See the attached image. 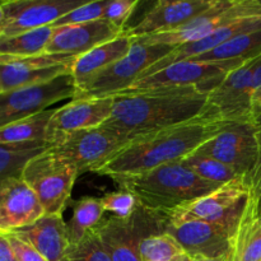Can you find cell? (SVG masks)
<instances>
[{
	"label": "cell",
	"mask_w": 261,
	"mask_h": 261,
	"mask_svg": "<svg viewBox=\"0 0 261 261\" xmlns=\"http://www.w3.org/2000/svg\"><path fill=\"white\" fill-rule=\"evenodd\" d=\"M208 93L196 87L161 88L114 97L111 117L102 126L126 140L201 117Z\"/></svg>",
	"instance_id": "1"
},
{
	"label": "cell",
	"mask_w": 261,
	"mask_h": 261,
	"mask_svg": "<svg viewBox=\"0 0 261 261\" xmlns=\"http://www.w3.org/2000/svg\"><path fill=\"white\" fill-rule=\"evenodd\" d=\"M228 122L213 117H198L175 126L140 135L130 140L114 158L96 171V175L130 176L178 162L193 154L216 137Z\"/></svg>",
	"instance_id": "2"
},
{
	"label": "cell",
	"mask_w": 261,
	"mask_h": 261,
	"mask_svg": "<svg viewBox=\"0 0 261 261\" xmlns=\"http://www.w3.org/2000/svg\"><path fill=\"white\" fill-rule=\"evenodd\" d=\"M111 180L119 189L134 194L143 208L158 216H165L222 186L200 178L181 161L138 175L115 176Z\"/></svg>",
	"instance_id": "3"
},
{
	"label": "cell",
	"mask_w": 261,
	"mask_h": 261,
	"mask_svg": "<svg viewBox=\"0 0 261 261\" xmlns=\"http://www.w3.org/2000/svg\"><path fill=\"white\" fill-rule=\"evenodd\" d=\"M78 167L71 161L46 148L28 161L22 178L40 200L45 214L63 216L71 203V191L78 178Z\"/></svg>",
	"instance_id": "4"
},
{
	"label": "cell",
	"mask_w": 261,
	"mask_h": 261,
	"mask_svg": "<svg viewBox=\"0 0 261 261\" xmlns=\"http://www.w3.org/2000/svg\"><path fill=\"white\" fill-rule=\"evenodd\" d=\"M173 48V46L145 45L133 40L129 54L76 89L73 99L109 98L124 93L150 66L168 55Z\"/></svg>",
	"instance_id": "5"
},
{
	"label": "cell",
	"mask_w": 261,
	"mask_h": 261,
	"mask_svg": "<svg viewBox=\"0 0 261 261\" xmlns=\"http://www.w3.org/2000/svg\"><path fill=\"white\" fill-rule=\"evenodd\" d=\"M251 199V185L246 178L227 182L191 203L160 216L166 223L178 224L189 221H208L222 224L236 232Z\"/></svg>",
	"instance_id": "6"
},
{
	"label": "cell",
	"mask_w": 261,
	"mask_h": 261,
	"mask_svg": "<svg viewBox=\"0 0 261 261\" xmlns=\"http://www.w3.org/2000/svg\"><path fill=\"white\" fill-rule=\"evenodd\" d=\"M255 15H261V0H217L211 9L178 30L132 40L145 45H167L177 47L203 40L229 23Z\"/></svg>",
	"instance_id": "7"
},
{
	"label": "cell",
	"mask_w": 261,
	"mask_h": 261,
	"mask_svg": "<svg viewBox=\"0 0 261 261\" xmlns=\"http://www.w3.org/2000/svg\"><path fill=\"white\" fill-rule=\"evenodd\" d=\"M242 64L245 63L196 61L188 59L171 64L150 75L142 76L121 94L150 91V89L178 88V87H196L201 92L209 94L232 70L241 66Z\"/></svg>",
	"instance_id": "8"
},
{
	"label": "cell",
	"mask_w": 261,
	"mask_h": 261,
	"mask_svg": "<svg viewBox=\"0 0 261 261\" xmlns=\"http://www.w3.org/2000/svg\"><path fill=\"white\" fill-rule=\"evenodd\" d=\"M75 84L71 74L47 83L0 92V129L19 120L46 111L63 99H73Z\"/></svg>",
	"instance_id": "9"
},
{
	"label": "cell",
	"mask_w": 261,
	"mask_h": 261,
	"mask_svg": "<svg viewBox=\"0 0 261 261\" xmlns=\"http://www.w3.org/2000/svg\"><path fill=\"white\" fill-rule=\"evenodd\" d=\"M195 153L218 160L250 182L257 160L254 122H228L216 137L204 143Z\"/></svg>",
	"instance_id": "10"
},
{
	"label": "cell",
	"mask_w": 261,
	"mask_h": 261,
	"mask_svg": "<svg viewBox=\"0 0 261 261\" xmlns=\"http://www.w3.org/2000/svg\"><path fill=\"white\" fill-rule=\"evenodd\" d=\"M254 60L246 61L232 70L208 94L204 117H213L226 122L251 121L255 94L252 86Z\"/></svg>",
	"instance_id": "11"
},
{
	"label": "cell",
	"mask_w": 261,
	"mask_h": 261,
	"mask_svg": "<svg viewBox=\"0 0 261 261\" xmlns=\"http://www.w3.org/2000/svg\"><path fill=\"white\" fill-rule=\"evenodd\" d=\"M126 144V140L101 125L71 133L48 149H54L71 161L82 175L96 172Z\"/></svg>",
	"instance_id": "12"
},
{
	"label": "cell",
	"mask_w": 261,
	"mask_h": 261,
	"mask_svg": "<svg viewBox=\"0 0 261 261\" xmlns=\"http://www.w3.org/2000/svg\"><path fill=\"white\" fill-rule=\"evenodd\" d=\"M158 229H163V219L142 205L127 221L110 216L96 227L111 261H140V240Z\"/></svg>",
	"instance_id": "13"
},
{
	"label": "cell",
	"mask_w": 261,
	"mask_h": 261,
	"mask_svg": "<svg viewBox=\"0 0 261 261\" xmlns=\"http://www.w3.org/2000/svg\"><path fill=\"white\" fill-rule=\"evenodd\" d=\"M76 56L42 54L31 58L0 56V92L47 83L71 73Z\"/></svg>",
	"instance_id": "14"
},
{
	"label": "cell",
	"mask_w": 261,
	"mask_h": 261,
	"mask_svg": "<svg viewBox=\"0 0 261 261\" xmlns=\"http://www.w3.org/2000/svg\"><path fill=\"white\" fill-rule=\"evenodd\" d=\"M163 231L180 244L189 257L231 256L233 232L222 224L208 221L170 224L163 221Z\"/></svg>",
	"instance_id": "15"
},
{
	"label": "cell",
	"mask_w": 261,
	"mask_h": 261,
	"mask_svg": "<svg viewBox=\"0 0 261 261\" xmlns=\"http://www.w3.org/2000/svg\"><path fill=\"white\" fill-rule=\"evenodd\" d=\"M114 97L96 99H71L54 110L46 133V148H51L71 133L103 125L111 117Z\"/></svg>",
	"instance_id": "16"
},
{
	"label": "cell",
	"mask_w": 261,
	"mask_h": 261,
	"mask_svg": "<svg viewBox=\"0 0 261 261\" xmlns=\"http://www.w3.org/2000/svg\"><path fill=\"white\" fill-rule=\"evenodd\" d=\"M83 0H9L0 3L5 23L0 36H14L37 28L53 27L54 23L71 12Z\"/></svg>",
	"instance_id": "17"
},
{
	"label": "cell",
	"mask_w": 261,
	"mask_h": 261,
	"mask_svg": "<svg viewBox=\"0 0 261 261\" xmlns=\"http://www.w3.org/2000/svg\"><path fill=\"white\" fill-rule=\"evenodd\" d=\"M217 0H160L139 22L125 28L130 38L167 33L181 28L211 9Z\"/></svg>",
	"instance_id": "18"
},
{
	"label": "cell",
	"mask_w": 261,
	"mask_h": 261,
	"mask_svg": "<svg viewBox=\"0 0 261 261\" xmlns=\"http://www.w3.org/2000/svg\"><path fill=\"white\" fill-rule=\"evenodd\" d=\"M43 216L40 200L22 177L0 182V233L25 228Z\"/></svg>",
	"instance_id": "19"
},
{
	"label": "cell",
	"mask_w": 261,
	"mask_h": 261,
	"mask_svg": "<svg viewBox=\"0 0 261 261\" xmlns=\"http://www.w3.org/2000/svg\"><path fill=\"white\" fill-rule=\"evenodd\" d=\"M125 30L105 19L54 28L46 54L79 56L121 36Z\"/></svg>",
	"instance_id": "20"
},
{
	"label": "cell",
	"mask_w": 261,
	"mask_h": 261,
	"mask_svg": "<svg viewBox=\"0 0 261 261\" xmlns=\"http://www.w3.org/2000/svg\"><path fill=\"white\" fill-rule=\"evenodd\" d=\"M30 242L47 261H68L70 242L63 216L45 214L25 228L12 232Z\"/></svg>",
	"instance_id": "21"
},
{
	"label": "cell",
	"mask_w": 261,
	"mask_h": 261,
	"mask_svg": "<svg viewBox=\"0 0 261 261\" xmlns=\"http://www.w3.org/2000/svg\"><path fill=\"white\" fill-rule=\"evenodd\" d=\"M132 46L133 40L124 31V33L115 40L102 43L88 53L76 56L70 73L75 84V91L82 88L99 71L126 56Z\"/></svg>",
	"instance_id": "22"
},
{
	"label": "cell",
	"mask_w": 261,
	"mask_h": 261,
	"mask_svg": "<svg viewBox=\"0 0 261 261\" xmlns=\"http://www.w3.org/2000/svg\"><path fill=\"white\" fill-rule=\"evenodd\" d=\"M231 261H261V216L252 195L232 237Z\"/></svg>",
	"instance_id": "23"
},
{
	"label": "cell",
	"mask_w": 261,
	"mask_h": 261,
	"mask_svg": "<svg viewBox=\"0 0 261 261\" xmlns=\"http://www.w3.org/2000/svg\"><path fill=\"white\" fill-rule=\"evenodd\" d=\"M261 56V28L240 35L209 53L193 58L196 61H246Z\"/></svg>",
	"instance_id": "24"
},
{
	"label": "cell",
	"mask_w": 261,
	"mask_h": 261,
	"mask_svg": "<svg viewBox=\"0 0 261 261\" xmlns=\"http://www.w3.org/2000/svg\"><path fill=\"white\" fill-rule=\"evenodd\" d=\"M54 28H37L14 36H0V56L3 58H31L46 54L53 37Z\"/></svg>",
	"instance_id": "25"
},
{
	"label": "cell",
	"mask_w": 261,
	"mask_h": 261,
	"mask_svg": "<svg viewBox=\"0 0 261 261\" xmlns=\"http://www.w3.org/2000/svg\"><path fill=\"white\" fill-rule=\"evenodd\" d=\"M54 110L36 114L0 129V144L18 145L30 143H45L48 122Z\"/></svg>",
	"instance_id": "26"
},
{
	"label": "cell",
	"mask_w": 261,
	"mask_h": 261,
	"mask_svg": "<svg viewBox=\"0 0 261 261\" xmlns=\"http://www.w3.org/2000/svg\"><path fill=\"white\" fill-rule=\"evenodd\" d=\"M73 217L66 223L68 237L70 245L81 241L88 232L93 231L105 218L103 205L101 198L83 196L78 200H71Z\"/></svg>",
	"instance_id": "27"
},
{
	"label": "cell",
	"mask_w": 261,
	"mask_h": 261,
	"mask_svg": "<svg viewBox=\"0 0 261 261\" xmlns=\"http://www.w3.org/2000/svg\"><path fill=\"white\" fill-rule=\"evenodd\" d=\"M139 257L140 261H185L189 256L171 234L158 229L140 240Z\"/></svg>",
	"instance_id": "28"
},
{
	"label": "cell",
	"mask_w": 261,
	"mask_h": 261,
	"mask_svg": "<svg viewBox=\"0 0 261 261\" xmlns=\"http://www.w3.org/2000/svg\"><path fill=\"white\" fill-rule=\"evenodd\" d=\"M45 149V143L0 144V182L10 177H22V172L28 161Z\"/></svg>",
	"instance_id": "29"
},
{
	"label": "cell",
	"mask_w": 261,
	"mask_h": 261,
	"mask_svg": "<svg viewBox=\"0 0 261 261\" xmlns=\"http://www.w3.org/2000/svg\"><path fill=\"white\" fill-rule=\"evenodd\" d=\"M181 162L200 178L212 184H217V185H224L237 178H244L237 175L231 167L219 162L218 160L198 154L195 152L184 158Z\"/></svg>",
	"instance_id": "30"
},
{
	"label": "cell",
	"mask_w": 261,
	"mask_h": 261,
	"mask_svg": "<svg viewBox=\"0 0 261 261\" xmlns=\"http://www.w3.org/2000/svg\"><path fill=\"white\" fill-rule=\"evenodd\" d=\"M68 261H111V257L94 228L81 241L69 246Z\"/></svg>",
	"instance_id": "31"
},
{
	"label": "cell",
	"mask_w": 261,
	"mask_h": 261,
	"mask_svg": "<svg viewBox=\"0 0 261 261\" xmlns=\"http://www.w3.org/2000/svg\"><path fill=\"white\" fill-rule=\"evenodd\" d=\"M101 201L106 213H111L112 217L122 221L132 218L140 205L134 194L125 189H117L105 194Z\"/></svg>",
	"instance_id": "32"
},
{
	"label": "cell",
	"mask_w": 261,
	"mask_h": 261,
	"mask_svg": "<svg viewBox=\"0 0 261 261\" xmlns=\"http://www.w3.org/2000/svg\"><path fill=\"white\" fill-rule=\"evenodd\" d=\"M107 5V0H97V2H86L71 12L56 20L53 24V28L64 27V25L82 24V23L94 22L103 17L105 8Z\"/></svg>",
	"instance_id": "33"
},
{
	"label": "cell",
	"mask_w": 261,
	"mask_h": 261,
	"mask_svg": "<svg viewBox=\"0 0 261 261\" xmlns=\"http://www.w3.org/2000/svg\"><path fill=\"white\" fill-rule=\"evenodd\" d=\"M138 4V0H107L102 19L125 30L130 15L133 14Z\"/></svg>",
	"instance_id": "34"
},
{
	"label": "cell",
	"mask_w": 261,
	"mask_h": 261,
	"mask_svg": "<svg viewBox=\"0 0 261 261\" xmlns=\"http://www.w3.org/2000/svg\"><path fill=\"white\" fill-rule=\"evenodd\" d=\"M252 122L255 126V134H256V144H257V160L252 171L251 178H250V185H251V195L256 199L261 191V110L255 109L252 114Z\"/></svg>",
	"instance_id": "35"
},
{
	"label": "cell",
	"mask_w": 261,
	"mask_h": 261,
	"mask_svg": "<svg viewBox=\"0 0 261 261\" xmlns=\"http://www.w3.org/2000/svg\"><path fill=\"white\" fill-rule=\"evenodd\" d=\"M18 261H47L30 242L20 239L15 233H7Z\"/></svg>",
	"instance_id": "36"
},
{
	"label": "cell",
	"mask_w": 261,
	"mask_h": 261,
	"mask_svg": "<svg viewBox=\"0 0 261 261\" xmlns=\"http://www.w3.org/2000/svg\"><path fill=\"white\" fill-rule=\"evenodd\" d=\"M0 261H18L7 233H0Z\"/></svg>",
	"instance_id": "37"
},
{
	"label": "cell",
	"mask_w": 261,
	"mask_h": 261,
	"mask_svg": "<svg viewBox=\"0 0 261 261\" xmlns=\"http://www.w3.org/2000/svg\"><path fill=\"white\" fill-rule=\"evenodd\" d=\"M191 261H231V256L216 257V259H208V257H190Z\"/></svg>",
	"instance_id": "38"
},
{
	"label": "cell",
	"mask_w": 261,
	"mask_h": 261,
	"mask_svg": "<svg viewBox=\"0 0 261 261\" xmlns=\"http://www.w3.org/2000/svg\"><path fill=\"white\" fill-rule=\"evenodd\" d=\"M254 107L261 110V88L255 93L254 96Z\"/></svg>",
	"instance_id": "39"
},
{
	"label": "cell",
	"mask_w": 261,
	"mask_h": 261,
	"mask_svg": "<svg viewBox=\"0 0 261 261\" xmlns=\"http://www.w3.org/2000/svg\"><path fill=\"white\" fill-rule=\"evenodd\" d=\"M5 23V15H4V9H3L2 4H0V35L3 32V28H4Z\"/></svg>",
	"instance_id": "40"
},
{
	"label": "cell",
	"mask_w": 261,
	"mask_h": 261,
	"mask_svg": "<svg viewBox=\"0 0 261 261\" xmlns=\"http://www.w3.org/2000/svg\"><path fill=\"white\" fill-rule=\"evenodd\" d=\"M254 200H255V203H256V206H257V204L261 203V191L259 193V195H257V198L254 199Z\"/></svg>",
	"instance_id": "41"
},
{
	"label": "cell",
	"mask_w": 261,
	"mask_h": 261,
	"mask_svg": "<svg viewBox=\"0 0 261 261\" xmlns=\"http://www.w3.org/2000/svg\"><path fill=\"white\" fill-rule=\"evenodd\" d=\"M256 209H257V214H259V216H261V203L257 204Z\"/></svg>",
	"instance_id": "42"
},
{
	"label": "cell",
	"mask_w": 261,
	"mask_h": 261,
	"mask_svg": "<svg viewBox=\"0 0 261 261\" xmlns=\"http://www.w3.org/2000/svg\"><path fill=\"white\" fill-rule=\"evenodd\" d=\"M185 261H191V260H190V257H186V260H185Z\"/></svg>",
	"instance_id": "43"
}]
</instances>
